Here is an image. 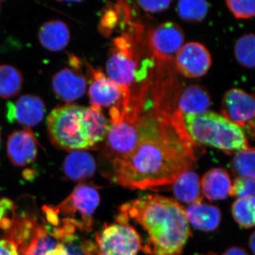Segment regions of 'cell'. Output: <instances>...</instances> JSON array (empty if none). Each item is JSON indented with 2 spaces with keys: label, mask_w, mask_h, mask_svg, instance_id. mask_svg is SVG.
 Masks as SVG:
<instances>
[{
  "label": "cell",
  "mask_w": 255,
  "mask_h": 255,
  "mask_svg": "<svg viewBox=\"0 0 255 255\" xmlns=\"http://www.w3.org/2000/svg\"><path fill=\"white\" fill-rule=\"evenodd\" d=\"M140 141L132 152L112 159L109 176L122 187L153 189L172 184L190 170L196 161L195 145L184 128L182 114L141 116L139 120Z\"/></svg>",
  "instance_id": "1"
},
{
  "label": "cell",
  "mask_w": 255,
  "mask_h": 255,
  "mask_svg": "<svg viewBox=\"0 0 255 255\" xmlns=\"http://www.w3.org/2000/svg\"><path fill=\"white\" fill-rule=\"evenodd\" d=\"M130 220L147 233L142 249L149 255H180L190 233L185 210L162 196H144L124 204L117 222Z\"/></svg>",
  "instance_id": "2"
},
{
  "label": "cell",
  "mask_w": 255,
  "mask_h": 255,
  "mask_svg": "<svg viewBox=\"0 0 255 255\" xmlns=\"http://www.w3.org/2000/svg\"><path fill=\"white\" fill-rule=\"evenodd\" d=\"M141 28L136 26L132 31L114 38L107 63L108 78L119 87L122 94L118 106L122 112L128 110L133 98L132 87L136 82L145 78L150 63L139 66L140 53L136 40Z\"/></svg>",
  "instance_id": "3"
},
{
  "label": "cell",
  "mask_w": 255,
  "mask_h": 255,
  "mask_svg": "<svg viewBox=\"0 0 255 255\" xmlns=\"http://www.w3.org/2000/svg\"><path fill=\"white\" fill-rule=\"evenodd\" d=\"M183 122L195 144L215 147L226 154L250 147L243 128L221 114L207 112L200 115H184Z\"/></svg>",
  "instance_id": "4"
},
{
  "label": "cell",
  "mask_w": 255,
  "mask_h": 255,
  "mask_svg": "<svg viewBox=\"0 0 255 255\" xmlns=\"http://www.w3.org/2000/svg\"><path fill=\"white\" fill-rule=\"evenodd\" d=\"M85 107L77 105L58 106L47 118L50 141L57 148L66 151L92 148L83 121Z\"/></svg>",
  "instance_id": "5"
},
{
  "label": "cell",
  "mask_w": 255,
  "mask_h": 255,
  "mask_svg": "<svg viewBox=\"0 0 255 255\" xmlns=\"http://www.w3.org/2000/svg\"><path fill=\"white\" fill-rule=\"evenodd\" d=\"M142 110L130 109L122 113L118 106L110 109V124L107 134V147L112 159L124 157L134 150L140 141L139 120Z\"/></svg>",
  "instance_id": "6"
},
{
  "label": "cell",
  "mask_w": 255,
  "mask_h": 255,
  "mask_svg": "<svg viewBox=\"0 0 255 255\" xmlns=\"http://www.w3.org/2000/svg\"><path fill=\"white\" fill-rule=\"evenodd\" d=\"M99 255H137L142 249V241L130 225L118 222L105 226L97 235Z\"/></svg>",
  "instance_id": "7"
},
{
  "label": "cell",
  "mask_w": 255,
  "mask_h": 255,
  "mask_svg": "<svg viewBox=\"0 0 255 255\" xmlns=\"http://www.w3.org/2000/svg\"><path fill=\"white\" fill-rule=\"evenodd\" d=\"M100 202V194L95 187L80 184L55 210L64 215L65 219L79 221L91 229L92 216Z\"/></svg>",
  "instance_id": "8"
},
{
  "label": "cell",
  "mask_w": 255,
  "mask_h": 255,
  "mask_svg": "<svg viewBox=\"0 0 255 255\" xmlns=\"http://www.w3.org/2000/svg\"><path fill=\"white\" fill-rule=\"evenodd\" d=\"M184 43L182 28L172 21L161 23L148 33L150 51L154 58L162 63L174 60Z\"/></svg>",
  "instance_id": "9"
},
{
  "label": "cell",
  "mask_w": 255,
  "mask_h": 255,
  "mask_svg": "<svg viewBox=\"0 0 255 255\" xmlns=\"http://www.w3.org/2000/svg\"><path fill=\"white\" fill-rule=\"evenodd\" d=\"M174 61L176 69L183 76L198 78L209 72L212 58L205 46L199 42H189L178 52Z\"/></svg>",
  "instance_id": "10"
},
{
  "label": "cell",
  "mask_w": 255,
  "mask_h": 255,
  "mask_svg": "<svg viewBox=\"0 0 255 255\" xmlns=\"http://www.w3.org/2000/svg\"><path fill=\"white\" fill-rule=\"evenodd\" d=\"M223 116L243 128L255 120V92L248 93L239 88L228 90L221 102Z\"/></svg>",
  "instance_id": "11"
},
{
  "label": "cell",
  "mask_w": 255,
  "mask_h": 255,
  "mask_svg": "<svg viewBox=\"0 0 255 255\" xmlns=\"http://www.w3.org/2000/svg\"><path fill=\"white\" fill-rule=\"evenodd\" d=\"M90 81L88 95L91 107L102 110L114 107L122 100V94L117 85L100 68H95L87 63Z\"/></svg>",
  "instance_id": "12"
},
{
  "label": "cell",
  "mask_w": 255,
  "mask_h": 255,
  "mask_svg": "<svg viewBox=\"0 0 255 255\" xmlns=\"http://www.w3.org/2000/svg\"><path fill=\"white\" fill-rule=\"evenodd\" d=\"M46 113V107L41 97L33 95H24L20 97L14 104L8 103L7 117L10 123L14 122L26 128L36 127Z\"/></svg>",
  "instance_id": "13"
},
{
  "label": "cell",
  "mask_w": 255,
  "mask_h": 255,
  "mask_svg": "<svg viewBox=\"0 0 255 255\" xmlns=\"http://www.w3.org/2000/svg\"><path fill=\"white\" fill-rule=\"evenodd\" d=\"M87 80L78 70L65 68L52 78V89L59 100L71 105L81 98L87 90Z\"/></svg>",
  "instance_id": "14"
},
{
  "label": "cell",
  "mask_w": 255,
  "mask_h": 255,
  "mask_svg": "<svg viewBox=\"0 0 255 255\" xmlns=\"http://www.w3.org/2000/svg\"><path fill=\"white\" fill-rule=\"evenodd\" d=\"M7 155L16 167H24L34 162L38 155L36 137L29 128L16 130L8 137Z\"/></svg>",
  "instance_id": "15"
},
{
  "label": "cell",
  "mask_w": 255,
  "mask_h": 255,
  "mask_svg": "<svg viewBox=\"0 0 255 255\" xmlns=\"http://www.w3.org/2000/svg\"><path fill=\"white\" fill-rule=\"evenodd\" d=\"M211 97L205 87L190 85L183 90L178 100L177 111L184 115H200L209 112Z\"/></svg>",
  "instance_id": "16"
},
{
  "label": "cell",
  "mask_w": 255,
  "mask_h": 255,
  "mask_svg": "<svg viewBox=\"0 0 255 255\" xmlns=\"http://www.w3.org/2000/svg\"><path fill=\"white\" fill-rule=\"evenodd\" d=\"M63 167L68 179L82 182L95 174L97 165L93 156L87 151L74 150L65 157Z\"/></svg>",
  "instance_id": "17"
},
{
  "label": "cell",
  "mask_w": 255,
  "mask_h": 255,
  "mask_svg": "<svg viewBox=\"0 0 255 255\" xmlns=\"http://www.w3.org/2000/svg\"><path fill=\"white\" fill-rule=\"evenodd\" d=\"M38 38L41 46L48 51H62L70 42V29L63 21L52 20L42 25L38 31Z\"/></svg>",
  "instance_id": "18"
},
{
  "label": "cell",
  "mask_w": 255,
  "mask_h": 255,
  "mask_svg": "<svg viewBox=\"0 0 255 255\" xmlns=\"http://www.w3.org/2000/svg\"><path fill=\"white\" fill-rule=\"evenodd\" d=\"M232 184L227 171L222 168H213L208 171L201 182V191L210 201L227 199Z\"/></svg>",
  "instance_id": "19"
},
{
  "label": "cell",
  "mask_w": 255,
  "mask_h": 255,
  "mask_svg": "<svg viewBox=\"0 0 255 255\" xmlns=\"http://www.w3.org/2000/svg\"><path fill=\"white\" fill-rule=\"evenodd\" d=\"M187 219L194 228L211 232L219 227L221 220V213L219 208L208 204H192L187 208Z\"/></svg>",
  "instance_id": "20"
},
{
  "label": "cell",
  "mask_w": 255,
  "mask_h": 255,
  "mask_svg": "<svg viewBox=\"0 0 255 255\" xmlns=\"http://www.w3.org/2000/svg\"><path fill=\"white\" fill-rule=\"evenodd\" d=\"M176 199L187 204H199L202 201L201 182L195 172L187 170L172 184Z\"/></svg>",
  "instance_id": "21"
},
{
  "label": "cell",
  "mask_w": 255,
  "mask_h": 255,
  "mask_svg": "<svg viewBox=\"0 0 255 255\" xmlns=\"http://www.w3.org/2000/svg\"><path fill=\"white\" fill-rule=\"evenodd\" d=\"M59 245V241L55 234L54 227L41 226L35 230L33 238L28 244L20 252L23 255H45L55 249Z\"/></svg>",
  "instance_id": "22"
},
{
  "label": "cell",
  "mask_w": 255,
  "mask_h": 255,
  "mask_svg": "<svg viewBox=\"0 0 255 255\" xmlns=\"http://www.w3.org/2000/svg\"><path fill=\"white\" fill-rule=\"evenodd\" d=\"M83 121L92 147L105 140L110 124L102 113V110H96L91 107H85Z\"/></svg>",
  "instance_id": "23"
},
{
  "label": "cell",
  "mask_w": 255,
  "mask_h": 255,
  "mask_svg": "<svg viewBox=\"0 0 255 255\" xmlns=\"http://www.w3.org/2000/svg\"><path fill=\"white\" fill-rule=\"evenodd\" d=\"M21 72L12 65H0V98L9 99L17 95L22 87Z\"/></svg>",
  "instance_id": "24"
},
{
  "label": "cell",
  "mask_w": 255,
  "mask_h": 255,
  "mask_svg": "<svg viewBox=\"0 0 255 255\" xmlns=\"http://www.w3.org/2000/svg\"><path fill=\"white\" fill-rule=\"evenodd\" d=\"M231 167L238 177L255 179V147L236 152L231 162Z\"/></svg>",
  "instance_id": "25"
},
{
  "label": "cell",
  "mask_w": 255,
  "mask_h": 255,
  "mask_svg": "<svg viewBox=\"0 0 255 255\" xmlns=\"http://www.w3.org/2000/svg\"><path fill=\"white\" fill-rule=\"evenodd\" d=\"M233 219L241 227L255 226V197H246L235 201L232 205Z\"/></svg>",
  "instance_id": "26"
},
{
  "label": "cell",
  "mask_w": 255,
  "mask_h": 255,
  "mask_svg": "<svg viewBox=\"0 0 255 255\" xmlns=\"http://www.w3.org/2000/svg\"><path fill=\"white\" fill-rule=\"evenodd\" d=\"M234 54L238 63L243 68H255V34L243 35L236 41Z\"/></svg>",
  "instance_id": "27"
},
{
  "label": "cell",
  "mask_w": 255,
  "mask_h": 255,
  "mask_svg": "<svg viewBox=\"0 0 255 255\" xmlns=\"http://www.w3.org/2000/svg\"><path fill=\"white\" fill-rule=\"evenodd\" d=\"M209 3L202 0H183L177 4V13L181 18L189 22H200L207 16Z\"/></svg>",
  "instance_id": "28"
},
{
  "label": "cell",
  "mask_w": 255,
  "mask_h": 255,
  "mask_svg": "<svg viewBox=\"0 0 255 255\" xmlns=\"http://www.w3.org/2000/svg\"><path fill=\"white\" fill-rule=\"evenodd\" d=\"M226 3L233 16L238 19L255 17V0H228Z\"/></svg>",
  "instance_id": "29"
},
{
  "label": "cell",
  "mask_w": 255,
  "mask_h": 255,
  "mask_svg": "<svg viewBox=\"0 0 255 255\" xmlns=\"http://www.w3.org/2000/svg\"><path fill=\"white\" fill-rule=\"evenodd\" d=\"M230 196H235L238 199L255 197V179L236 177L231 186Z\"/></svg>",
  "instance_id": "30"
},
{
  "label": "cell",
  "mask_w": 255,
  "mask_h": 255,
  "mask_svg": "<svg viewBox=\"0 0 255 255\" xmlns=\"http://www.w3.org/2000/svg\"><path fill=\"white\" fill-rule=\"evenodd\" d=\"M14 215V204L9 199H0V228L7 230L13 224V219H9V216Z\"/></svg>",
  "instance_id": "31"
},
{
  "label": "cell",
  "mask_w": 255,
  "mask_h": 255,
  "mask_svg": "<svg viewBox=\"0 0 255 255\" xmlns=\"http://www.w3.org/2000/svg\"><path fill=\"white\" fill-rule=\"evenodd\" d=\"M171 1H137V4L140 6L144 11L147 12L157 13L164 11L169 7Z\"/></svg>",
  "instance_id": "32"
},
{
  "label": "cell",
  "mask_w": 255,
  "mask_h": 255,
  "mask_svg": "<svg viewBox=\"0 0 255 255\" xmlns=\"http://www.w3.org/2000/svg\"><path fill=\"white\" fill-rule=\"evenodd\" d=\"M0 255H20L17 244L9 238L0 239Z\"/></svg>",
  "instance_id": "33"
},
{
  "label": "cell",
  "mask_w": 255,
  "mask_h": 255,
  "mask_svg": "<svg viewBox=\"0 0 255 255\" xmlns=\"http://www.w3.org/2000/svg\"><path fill=\"white\" fill-rule=\"evenodd\" d=\"M245 134L248 135L251 139L255 140V120L252 121L243 128Z\"/></svg>",
  "instance_id": "34"
},
{
  "label": "cell",
  "mask_w": 255,
  "mask_h": 255,
  "mask_svg": "<svg viewBox=\"0 0 255 255\" xmlns=\"http://www.w3.org/2000/svg\"><path fill=\"white\" fill-rule=\"evenodd\" d=\"M223 255H249L248 252L239 247H233L225 252Z\"/></svg>",
  "instance_id": "35"
},
{
  "label": "cell",
  "mask_w": 255,
  "mask_h": 255,
  "mask_svg": "<svg viewBox=\"0 0 255 255\" xmlns=\"http://www.w3.org/2000/svg\"><path fill=\"white\" fill-rule=\"evenodd\" d=\"M45 255H70L63 245L59 244L55 249L52 250Z\"/></svg>",
  "instance_id": "36"
},
{
  "label": "cell",
  "mask_w": 255,
  "mask_h": 255,
  "mask_svg": "<svg viewBox=\"0 0 255 255\" xmlns=\"http://www.w3.org/2000/svg\"><path fill=\"white\" fill-rule=\"evenodd\" d=\"M249 246L253 254L255 255V231L251 235L249 240Z\"/></svg>",
  "instance_id": "37"
},
{
  "label": "cell",
  "mask_w": 255,
  "mask_h": 255,
  "mask_svg": "<svg viewBox=\"0 0 255 255\" xmlns=\"http://www.w3.org/2000/svg\"><path fill=\"white\" fill-rule=\"evenodd\" d=\"M0 140H1V130H0Z\"/></svg>",
  "instance_id": "38"
},
{
  "label": "cell",
  "mask_w": 255,
  "mask_h": 255,
  "mask_svg": "<svg viewBox=\"0 0 255 255\" xmlns=\"http://www.w3.org/2000/svg\"><path fill=\"white\" fill-rule=\"evenodd\" d=\"M0 4H1V1H0Z\"/></svg>",
  "instance_id": "39"
}]
</instances>
